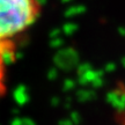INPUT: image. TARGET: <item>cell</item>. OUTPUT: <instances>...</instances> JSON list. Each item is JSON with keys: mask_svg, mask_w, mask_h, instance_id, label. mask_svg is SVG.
<instances>
[{"mask_svg": "<svg viewBox=\"0 0 125 125\" xmlns=\"http://www.w3.org/2000/svg\"><path fill=\"white\" fill-rule=\"evenodd\" d=\"M41 10L40 0H0V44H10L32 27Z\"/></svg>", "mask_w": 125, "mask_h": 125, "instance_id": "cell-1", "label": "cell"}, {"mask_svg": "<svg viewBox=\"0 0 125 125\" xmlns=\"http://www.w3.org/2000/svg\"><path fill=\"white\" fill-rule=\"evenodd\" d=\"M10 44H0V95L5 92V78H6V58L9 53Z\"/></svg>", "mask_w": 125, "mask_h": 125, "instance_id": "cell-2", "label": "cell"}, {"mask_svg": "<svg viewBox=\"0 0 125 125\" xmlns=\"http://www.w3.org/2000/svg\"><path fill=\"white\" fill-rule=\"evenodd\" d=\"M122 124L125 125V109H124V112H123V116H122Z\"/></svg>", "mask_w": 125, "mask_h": 125, "instance_id": "cell-3", "label": "cell"}]
</instances>
